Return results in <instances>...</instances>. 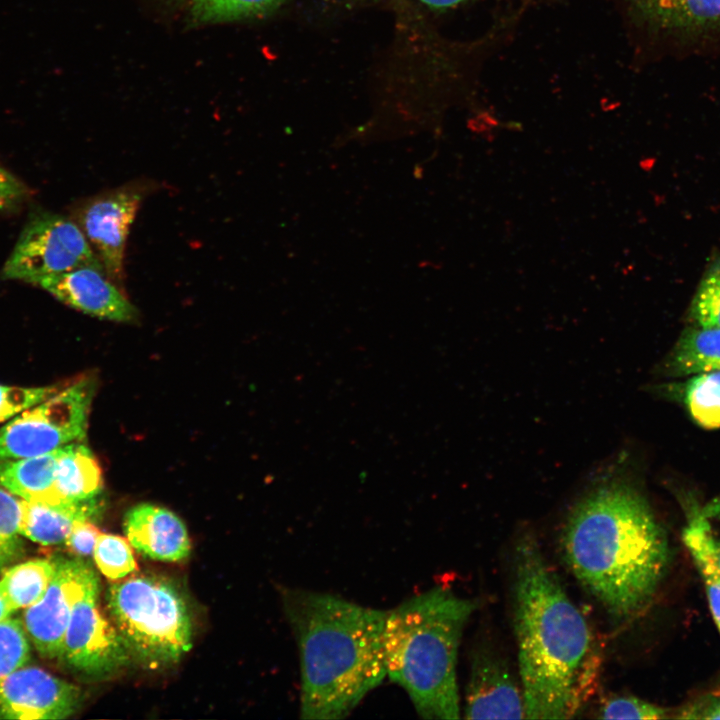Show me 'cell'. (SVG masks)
<instances>
[{
    "mask_svg": "<svg viewBox=\"0 0 720 720\" xmlns=\"http://www.w3.org/2000/svg\"><path fill=\"white\" fill-rule=\"evenodd\" d=\"M93 558L99 571L112 581L124 579L137 569L131 544L114 534L100 533Z\"/></svg>",
    "mask_w": 720,
    "mask_h": 720,
    "instance_id": "cell-23",
    "label": "cell"
},
{
    "mask_svg": "<svg viewBox=\"0 0 720 720\" xmlns=\"http://www.w3.org/2000/svg\"><path fill=\"white\" fill-rule=\"evenodd\" d=\"M657 29L680 36L720 31V0H627Z\"/></svg>",
    "mask_w": 720,
    "mask_h": 720,
    "instance_id": "cell-16",
    "label": "cell"
},
{
    "mask_svg": "<svg viewBox=\"0 0 720 720\" xmlns=\"http://www.w3.org/2000/svg\"><path fill=\"white\" fill-rule=\"evenodd\" d=\"M685 401L698 425L720 428V371L694 375L687 385Z\"/></svg>",
    "mask_w": 720,
    "mask_h": 720,
    "instance_id": "cell-22",
    "label": "cell"
},
{
    "mask_svg": "<svg viewBox=\"0 0 720 720\" xmlns=\"http://www.w3.org/2000/svg\"><path fill=\"white\" fill-rule=\"evenodd\" d=\"M59 448L50 452L0 461V484L26 501L54 504L53 486Z\"/></svg>",
    "mask_w": 720,
    "mask_h": 720,
    "instance_id": "cell-18",
    "label": "cell"
},
{
    "mask_svg": "<svg viewBox=\"0 0 720 720\" xmlns=\"http://www.w3.org/2000/svg\"><path fill=\"white\" fill-rule=\"evenodd\" d=\"M421 1L431 7L445 8V7L455 6L465 0H421Z\"/></svg>",
    "mask_w": 720,
    "mask_h": 720,
    "instance_id": "cell-35",
    "label": "cell"
},
{
    "mask_svg": "<svg viewBox=\"0 0 720 720\" xmlns=\"http://www.w3.org/2000/svg\"><path fill=\"white\" fill-rule=\"evenodd\" d=\"M681 718L720 719V700H713L706 705H694L682 711Z\"/></svg>",
    "mask_w": 720,
    "mask_h": 720,
    "instance_id": "cell-32",
    "label": "cell"
},
{
    "mask_svg": "<svg viewBox=\"0 0 720 720\" xmlns=\"http://www.w3.org/2000/svg\"><path fill=\"white\" fill-rule=\"evenodd\" d=\"M61 386L21 387L0 384V423L47 399Z\"/></svg>",
    "mask_w": 720,
    "mask_h": 720,
    "instance_id": "cell-28",
    "label": "cell"
},
{
    "mask_svg": "<svg viewBox=\"0 0 720 720\" xmlns=\"http://www.w3.org/2000/svg\"><path fill=\"white\" fill-rule=\"evenodd\" d=\"M283 603L299 651L301 718L346 717L386 677V611L302 588L286 589Z\"/></svg>",
    "mask_w": 720,
    "mask_h": 720,
    "instance_id": "cell-3",
    "label": "cell"
},
{
    "mask_svg": "<svg viewBox=\"0 0 720 720\" xmlns=\"http://www.w3.org/2000/svg\"><path fill=\"white\" fill-rule=\"evenodd\" d=\"M282 0H193L192 15L201 22L227 21L264 13Z\"/></svg>",
    "mask_w": 720,
    "mask_h": 720,
    "instance_id": "cell-25",
    "label": "cell"
},
{
    "mask_svg": "<svg viewBox=\"0 0 720 720\" xmlns=\"http://www.w3.org/2000/svg\"><path fill=\"white\" fill-rule=\"evenodd\" d=\"M84 266L104 269L82 229L62 215L38 210L26 222L1 275L38 285Z\"/></svg>",
    "mask_w": 720,
    "mask_h": 720,
    "instance_id": "cell-7",
    "label": "cell"
},
{
    "mask_svg": "<svg viewBox=\"0 0 720 720\" xmlns=\"http://www.w3.org/2000/svg\"><path fill=\"white\" fill-rule=\"evenodd\" d=\"M99 530L93 522H78L66 538V546L78 556H93Z\"/></svg>",
    "mask_w": 720,
    "mask_h": 720,
    "instance_id": "cell-30",
    "label": "cell"
},
{
    "mask_svg": "<svg viewBox=\"0 0 720 720\" xmlns=\"http://www.w3.org/2000/svg\"><path fill=\"white\" fill-rule=\"evenodd\" d=\"M702 512L708 519H715L720 522V496L704 507Z\"/></svg>",
    "mask_w": 720,
    "mask_h": 720,
    "instance_id": "cell-33",
    "label": "cell"
},
{
    "mask_svg": "<svg viewBox=\"0 0 720 720\" xmlns=\"http://www.w3.org/2000/svg\"><path fill=\"white\" fill-rule=\"evenodd\" d=\"M696 326L720 328V258L705 272L691 304Z\"/></svg>",
    "mask_w": 720,
    "mask_h": 720,
    "instance_id": "cell-26",
    "label": "cell"
},
{
    "mask_svg": "<svg viewBox=\"0 0 720 720\" xmlns=\"http://www.w3.org/2000/svg\"><path fill=\"white\" fill-rule=\"evenodd\" d=\"M81 698L76 685L24 665L0 681V718L65 719L78 710Z\"/></svg>",
    "mask_w": 720,
    "mask_h": 720,
    "instance_id": "cell-11",
    "label": "cell"
},
{
    "mask_svg": "<svg viewBox=\"0 0 720 720\" xmlns=\"http://www.w3.org/2000/svg\"><path fill=\"white\" fill-rule=\"evenodd\" d=\"M55 568V559H34L3 571L0 588L14 612L27 609L44 596Z\"/></svg>",
    "mask_w": 720,
    "mask_h": 720,
    "instance_id": "cell-21",
    "label": "cell"
},
{
    "mask_svg": "<svg viewBox=\"0 0 720 720\" xmlns=\"http://www.w3.org/2000/svg\"><path fill=\"white\" fill-rule=\"evenodd\" d=\"M111 619L131 656L157 668L177 662L192 646V622L180 592L153 576H133L107 590Z\"/></svg>",
    "mask_w": 720,
    "mask_h": 720,
    "instance_id": "cell-5",
    "label": "cell"
},
{
    "mask_svg": "<svg viewBox=\"0 0 720 720\" xmlns=\"http://www.w3.org/2000/svg\"><path fill=\"white\" fill-rule=\"evenodd\" d=\"M29 659L30 645L23 623L13 617L0 621V681Z\"/></svg>",
    "mask_w": 720,
    "mask_h": 720,
    "instance_id": "cell-27",
    "label": "cell"
},
{
    "mask_svg": "<svg viewBox=\"0 0 720 720\" xmlns=\"http://www.w3.org/2000/svg\"><path fill=\"white\" fill-rule=\"evenodd\" d=\"M713 552H714V557H715L716 563L720 570V538L716 537L715 535L713 538Z\"/></svg>",
    "mask_w": 720,
    "mask_h": 720,
    "instance_id": "cell-36",
    "label": "cell"
},
{
    "mask_svg": "<svg viewBox=\"0 0 720 720\" xmlns=\"http://www.w3.org/2000/svg\"><path fill=\"white\" fill-rule=\"evenodd\" d=\"M14 613L13 609L6 600L1 588H0V621L11 617Z\"/></svg>",
    "mask_w": 720,
    "mask_h": 720,
    "instance_id": "cell-34",
    "label": "cell"
},
{
    "mask_svg": "<svg viewBox=\"0 0 720 720\" xmlns=\"http://www.w3.org/2000/svg\"><path fill=\"white\" fill-rule=\"evenodd\" d=\"M603 719H662L666 710L662 707L633 696H614L600 709Z\"/></svg>",
    "mask_w": 720,
    "mask_h": 720,
    "instance_id": "cell-29",
    "label": "cell"
},
{
    "mask_svg": "<svg viewBox=\"0 0 720 720\" xmlns=\"http://www.w3.org/2000/svg\"><path fill=\"white\" fill-rule=\"evenodd\" d=\"M38 285L64 304L98 318L125 323L138 318L134 305L103 268H76L49 276Z\"/></svg>",
    "mask_w": 720,
    "mask_h": 720,
    "instance_id": "cell-13",
    "label": "cell"
},
{
    "mask_svg": "<svg viewBox=\"0 0 720 720\" xmlns=\"http://www.w3.org/2000/svg\"><path fill=\"white\" fill-rule=\"evenodd\" d=\"M20 517V500L0 484V572L23 553L19 533Z\"/></svg>",
    "mask_w": 720,
    "mask_h": 720,
    "instance_id": "cell-24",
    "label": "cell"
},
{
    "mask_svg": "<svg viewBox=\"0 0 720 720\" xmlns=\"http://www.w3.org/2000/svg\"><path fill=\"white\" fill-rule=\"evenodd\" d=\"M102 489L99 464L82 441L59 448L53 486L54 504L85 501L101 495Z\"/></svg>",
    "mask_w": 720,
    "mask_h": 720,
    "instance_id": "cell-17",
    "label": "cell"
},
{
    "mask_svg": "<svg viewBox=\"0 0 720 720\" xmlns=\"http://www.w3.org/2000/svg\"><path fill=\"white\" fill-rule=\"evenodd\" d=\"M99 585L75 604L63 638L60 659L81 673L106 675L130 660V652L116 627L101 613Z\"/></svg>",
    "mask_w": 720,
    "mask_h": 720,
    "instance_id": "cell-9",
    "label": "cell"
},
{
    "mask_svg": "<svg viewBox=\"0 0 720 720\" xmlns=\"http://www.w3.org/2000/svg\"><path fill=\"white\" fill-rule=\"evenodd\" d=\"M561 547L577 580L619 618L648 604L668 562L667 538L649 504L616 476L579 499L564 525Z\"/></svg>",
    "mask_w": 720,
    "mask_h": 720,
    "instance_id": "cell-2",
    "label": "cell"
},
{
    "mask_svg": "<svg viewBox=\"0 0 720 720\" xmlns=\"http://www.w3.org/2000/svg\"><path fill=\"white\" fill-rule=\"evenodd\" d=\"M20 503V535L46 546L65 543L76 523H95L105 508L101 495L72 503L51 504L23 499Z\"/></svg>",
    "mask_w": 720,
    "mask_h": 720,
    "instance_id": "cell-15",
    "label": "cell"
},
{
    "mask_svg": "<svg viewBox=\"0 0 720 720\" xmlns=\"http://www.w3.org/2000/svg\"><path fill=\"white\" fill-rule=\"evenodd\" d=\"M95 383L82 377L0 428V461L41 455L86 437Z\"/></svg>",
    "mask_w": 720,
    "mask_h": 720,
    "instance_id": "cell-6",
    "label": "cell"
},
{
    "mask_svg": "<svg viewBox=\"0 0 720 720\" xmlns=\"http://www.w3.org/2000/svg\"><path fill=\"white\" fill-rule=\"evenodd\" d=\"M123 527L131 546L153 560L177 562L190 553L184 523L164 507L149 503L136 505L127 511Z\"/></svg>",
    "mask_w": 720,
    "mask_h": 720,
    "instance_id": "cell-14",
    "label": "cell"
},
{
    "mask_svg": "<svg viewBox=\"0 0 720 720\" xmlns=\"http://www.w3.org/2000/svg\"><path fill=\"white\" fill-rule=\"evenodd\" d=\"M465 702L467 719L525 718L522 689L505 659L487 646L471 654Z\"/></svg>",
    "mask_w": 720,
    "mask_h": 720,
    "instance_id": "cell-12",
    "label": "cell"
},
{
    "mask_svg": "<svg viewBox=\"0 0 720 720\" xmlns=\"http://www.w3.org/2000/svg\"><path fill=\"white\" fill-rule=\"evenodd\" d=\"M55 573L44 596L25 609L23 625L27 636L44 657L59 658L63 638L76 602L99 579L80 558L55 559Z\"/></svg>",
    "mask_w": 720,
    "mask_h": 720,
    "instance_id": "cell-8",
    "label": "cell"
},
{
    "mask_svg": "<svg viewBox=\"0 0 720 720\" xmlns=\"http://www.w3.org/2000/svg\"><path fill=\"white\" fill-rule=\"evenodd\" d=\"M144 190L126 185L90 199L78 220L91 247L113 282L123 279L124 251Z\"/></svg>",
    "mask_w": 720,
    "mask_h": 720,
    "instance_id": "cell-10",
    "label": "cell"
},
{
    "mask_svg": "<svg viewBox=\"0 0 720 720\" xmlns=\"http://www.w3.org/2000/svg\"><path fill=\"white\" fill-rule=\"evenodd\" d=\"M713 538L709 519L696 512L683 531L686 545L705 585L709 607L720 632V570L713 552Z\"/></svg>",
    "mask_w": 720,
    "mask_h": 720,
    "instance_id": "cell-19",
    "label": "cell"
},
{
    "mask_svg": "<svg viewBox=\"0 0 720 720\" xmlns=\"http://www.w3.org/2000/svg\"><path fill=\"white\" fill-rule=\"evenodd\" d=\"M513 594L525 718H571L592 691L599 660L586 619L530 533L516 543Z\"/></svg>",
    "mask_w": 720,
    "mask_h": 720,
    "instance_id": "cell-1",
    "label": "cell"
},
{
    "mask_svg": "<svg viewBox=\"0 0 720 720\" xmlns=\"http://www.w3.org/2000/svg\"><path fill=\"white\" fill-rule=\"evenodd\" d=\"M669 368L675 375L720 371V328L696 326L685 331L673 350Z\"/></svg>",
    "mask_w": 720,
    "mask_h": 720,
    "instance_id": "cell-20",
    "label": "cell"
},
{
    "mask_svg": "<svg viewBox=\"0 0 720 720\" xmlns=\"http://www.w3.org/2000/svg\"><path fill=\"white\" fill-rule=\"evenodd\" d=\"M474 601L435 587L386 611V676L424 719H458L457 656Z\"/></svg>",
    "mask_w": 720,
    "mask_h": 720,
    "instance_id": "cell-4",
    "label": "cell"
},
{
    "mask_svg": "<svg viewBox=\"0 0 720 720\" xmlns=\"http://www.w3.org/2000/svg\"><path fill=\"white\" fill-rule=\"evenodd\" d=\"M27 195L26 186L0 164V211L16 209Z\"/></svg>",
    "mask_w": 720,
    "mask_h": 720,
    "instance_id": "cell-31",
    "label": "cell"
}]
</instances>
